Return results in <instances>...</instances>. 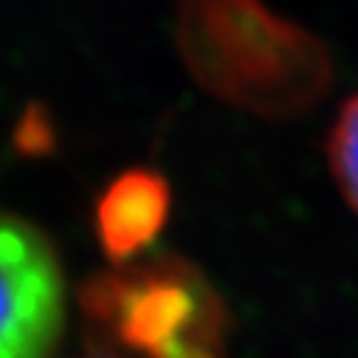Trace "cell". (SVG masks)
<instances>
[{"label": "cell", "instance_id": "1", "mask_svg": "<svg viewBox=\"0 0 358 358\" xmlns=\"http://www.w3.org/2000/svg\"><path fill=\"white\" fill-rule=\"evenodd\" d=\"M175 40L203 91L265 119L310 110L333 82L324 45L265 0H181Z\"/></svg>", "mask_w": 358, "mask_h": 358}, {"label": "cell", "instance_id": "2", "mask_svg": "<svg viewBox=\"0 0 358 358\" xmlns=\"http://www.w3.org/2000/svg\"><path fill=\"white\" fill-rule=\"evenodd\" d=\"M102 350L127 358H226L229 313L198 268L175 254L133 259L79 288Z\"/></svg>", "mask_w": 358, "mask_h": 358}, {"label": "cell", "instance_id": "3", "mask_svg": "<svg viewBox=\"0 0 358 358\" xmlns=\"http://www.w3.org/2000/svg\"><path fill=\"white\" fill-rule=\"evenodd\" d=\"M65 330V274L34 223L0 212V358H51Z\"/></svg>", "mask_w": 358, "mask_h": 358}, {"label": "cell", "instance_id": "4", "mask_svg": "<svg viewBox=\"0 0 358 358\" xmlns=\"http://www.w3.org/2000/svg\"><path fill=\"white\" fill-rule=\"evenodd\" d=\"M169 217V184L152 169H127L96 203V234L116 265L133 262Z\"/></svg>", "mask_w": 358, "mask_h": 358}, {"label": "cell", "instance_id": "5", "mask_svg": "<svg viewBox=\"0 0 358 358\" xmlns=\"http://www.w3.org/2000/svg\"><path fill=\"white\" fill-rule=\"evenodd\" d=\"M327 161L344 201L358 212V94L336 116L327 138Z\"/></svg>", "mask_w": 358, "mask_h": 358}]
</instances>
